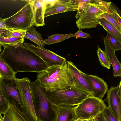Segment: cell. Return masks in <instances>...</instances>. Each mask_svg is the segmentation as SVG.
I'll use <instances>...</instances> for the list:
<instances>
[{"mask_svg":"<svg viewBox=\"0 0 121 121\" xmlns=\"http://www.w3.org/2000/svg\"><path fill=\"white\" fill-rule=\"evenodd\" d=\"M74 34L76 39L79 37L87 38L90 37L89 34L84 33L82 31V30L80 29Z\"/></svg>","mask_w":121,"mask_h":121,"instance_id":"cell-31","label":"cell"},{"mask_svg":"<svg viewBox=\"0 0 121 121\" xmlns=\"http://www.w3.org/2000/svg\"><path fill=\"white\" fill-rule=\"evenodd\" d=\"M102 113L106 121H119L107 106Z\"/></svg>","mask_w":121,"mask_h":121,"instance_id":"cell-30","label":"cell"},{"mask_svg":"<svg viewBox=\"0 0 121 121\" xmlns=\"http://www.w3.org/2000/svg\"><path fill=\"white\" fill-rule=\"evenodd\" d=\"M15 79L22 97V114L26 121H38L34 110L30 86V80L27 77Z\"/></svg>","mask_w":121,"mask_h":121,"instance_id":"cell-8","label":"cell"},{"mask_svg":"<svg viewBox=\"0 0 121 121\" xmlns=\"http://www.w3.org/2000/svg\"><path fill=\"white\" fill-rule=\"evenodd\" d=\"M99 24L118 41L121 43V33L114 26L104 19H99Z\"/></svg>","mask_w":121,"mask_h":121,"instance_id":"cell-20","label":"cell"},{"mask_svg":"<svg viewBox=\"0 0 121 121\" xmlns=\"http://www.w3.org/2000/svg\"><path fill=\"white\" fill-rule=\"evenodd\" d=\"M105 46L104 51L106 53L111 64L112 65L114 77L121 76V64L115 55V52L112 49L106 38H103Z\"/></svg>","mask_w":121,"mask_h":121,"instance_id":"cell-16","label":"cell"},{"mask_svg":"<svg viewBox=\"0 0 121 121\" xmlns=\"http://www.w3.org/2000/svg\"><path fill=\"white\" fill-rule=\"evenodd\" d=\"M9 104L2 94L0 87V113L4 114L8 110Z\"/></svg>","mask_w":121,"mask_h":121,"instance_id":"cell-28","label":"cell"},{"mask_svg":"<svg viewBox=\"0 0 121 121\" xmlns=\"http://www.w3.org/2000/svg\"><path fill=\"white\" fill-rule=\"evenodd\" d=\"M24 41V37L8 38L0 36V44L3 46L23 43Z\"/></svg>","mask_w":121,"mask_h":121,"instance_id":"cell-23","label":"cell"},{"mask_svg":"<svg viewBox=\"0 0 121 121\" xmlns=\"http://www.w3.org/2000/svg\"><path fill=\"white\" fill-rule=\"evenodd\" d=\"M17 13L5 18L7 29L12 32L26 31L33 25L34 16L30 0Z\"/></svg>","mask_w":121,"mask_h":121,"instance_id":"cell-6","label":"cell"},{"mask_svg":"<svg viewBox=\"0 0 121 121\" xmlns=\"http://www.w3.org/2000/svg\"><path fill=\"white\" fill-rule=\"evenodd\" d=\"M16 74L0 56V78H15Z\"/></svg>","mask_w":121,"mask_h":121,"instance_id":"cell-22","label":"cell"},{"mask_svg":"<svg viewBox=\"0 0 121 121\" xmlns=\"http://www.w3.org/2000/svg\"><path fill=\"white\" fill-rule=\"evenodd\" d=\"M30 86L38 121H57L58 106L49 99L38 80L31 82Z\"/></svg>","mask_w":121,"mask_h":121,"instance_id":"cell-3","label":"cell"},{"mask_svg":"<svg viewBox=\"0 0 121 121\" xmlns=\"http://www.w3.org/2000/svg\"><path fill=\"white\" fill-rule=\"evenodd\" d=\"M121 80L116 87H111L107 91L105 100L108 108L119 121H121Z\"/></svg>","mask_w":121,"mask_h":121,"instance_id":"cell-12","label":"cell"},{"mask_svg":"<svg viewBox=\"0 0 121 121\" xmlns=\"http://www.w3.org/2000/svg\"><path fill=\"white\" fill-rule=\"evenodd\" d=\"M0 87L3 96L9 104L22 114V97L15 78H0Z\"/></svg>","mask_w":121,"mask_h":121,"instance_id":"cell-9","label":"cell"},{"mask_svg":"<svg viewBox=\"0 0 121 121\" xmlns=\"http://www.w3.org/2000/svg\"><path fill=\"white\" fill-rule=\"evenodd\" d=\"M23 43L3 46L0 56L16 73L27 72L39 73L45 71L48 67L46 63Z\"/></svg>","mask_w":121,"mask_h":121,"instance_id":"cell-1","label":"cell"},{"mask_svg":"<svg viewBox=\"0 0 121 121\" xmlns=\"http://www.w3.org/2000/svg\"><path fill=\"white\" fill-rule=\"evenodd\" d=\"M25 32L26 31L12 32L8 37H24Z\"/></svg>","mask_w":121,"mask_h":121,"instance_id":"cell-32","label":"cell"},{"mask_svg":"<svg viewBox=\"0 0 121 121\" xmlns=\"http://www.w3.org/2000/svg\"><path fill=\"white\" fill-rule=\"evenodd\" d=\"M1 114L0 113V121H3V117L2 116Z\"/></svg>","mask_w":121,"mask_h":121,"instance_id":"cell-36","label":"cell"},{"mask_svg":"<svg viewBox=\"0 0 121 121\" xmlns=\"http://www.w3.org/2000/svg\"><path fill=\"white\" fill-rule=\"evenodd\" d=\"M33 10L34 20L33 25L37 27L45 25L44 15L46 4L45 0H30Z\"/></svg>","mask_w":121,"mask_h":121,"instance_id":"cell-15","label":"cell"},{"mask_svg":"<svg viewBox=\"0 0 121 121\" xmlns=\"http://www.w3.org/2000/svg\"><path fill=\"white\" fill-rule=\"evenodd\" d=\"M23 44L24 46L41 59L48 67L56 65H62L67 60L65 58L44 47L26 42Z\"/></svg>","mask_w":121,"mask_h":121,"instance_id":"cell-10","label":"cell"},{"mask_svg":"<svg viewBox=\"0 0 121 121\" xmlns=\"http://www.w3.org/2000/svg\"><path fill=\"white\" fill-rule=\"evenodd\" d=\"M97 54L101 65L104 67L110 69L111 64L108 56L105 52L98 46Z\"/></svg>","mask_w":121,"mask_h":121,"instance_id":"cell-24","label":"cell"},{"mask_svg":"<svg viewBox=\"0 0 121 121\" xmlns=\"http://www.w3.org/2000/svg\"><path fill=\"white\" fill-rule=\"evenodd\" d=\"M4 115L3 121H26L22 113L10 104L8 110Z\"/></svg>","mask_w":121,"mask_h":121,"instance_id":"cell-19","label":"cell"},{"mask_svg":"<svg viewBox=\"0 0 121 121\" xmlns=\"http://www.w3.org/2000/svg\"><path fill=\"white\" fill-rule=\"evenodd\" d=\"M68 67L70 73L75 82L77 88L89 94L92 96L93 92L88 81L79 70L72 62L67 61Z\"/></svg>","mask_w":121,"mask_h":121,"instance_id":"cell-14","label":"cell"},{"mask_svg":"<svg viewBox=\"0 0 121 121\" xmlns=\"http://www.w3.org/2000/svg\"><path fill=\"white\" fill-rule=\"evenodd\" d=\"M86 121H96L95 118H93Z\"/></svg>","mask_w":121,"mask_h":121,"instance_id":"cell-37","label":"cell"},{"mask_svg":"<svg viewBox=\"0 0 121 121\" xmlns=\"http://www.w3.org/2000/svg\"><path fill=\"white\" fill-rule=\"evenodd\" d=\"M45 92L50 100L58 106L73 107L91 96L89 94L74 86L57 89L52 92Z\"/></svg>","mask_w":121,"mask_h":121,"instance_id":"cell-5","label":"cell"},{"mask_svg":"<svg viewBox=\"0 0 121 121\" xmlns=\"http://www.w3.org/2000/svg\"><path fill=\"white\" fill-rule=\"evenodd\" d=\"M73 121H75V120H74Z\"/></svg>","mask_w":121,"mask_h":121,"instance_id":"cell-39","label":"cell"},{"mask_svg":"<svg viewBox=\"0 0 121 121\" xmlns=\"http://www.w3.org/2000/svg\"><path fill=\"white\" fill-rule=\"evenodd\" d=\"M57 106V121H73L75 120L73 107Z\"/></svg>","mask_w":121,"mask_h":121,"instance_id":"cell-18","label":"cell"},{"mask_svg":"<svg viewBox=\"0 0 121 121\" xmlns=\"http://www.w3.org/2000/svg\"><path fill=\"white\" fill-rule=\"evenodd\" d=\"M81 73L88 82L93 92L92 96L100 100L108 91V85L101 78L95 75L86 74L81 71Z\"/></svg>","mask_w":121,"mask_h":121,"instance_id":"cell-13","label":"cell"},{"mask_svg":"<svg viewBox=\"0 0 121 121\" xmlns=\"http://www.w3.org/2000/svg\"><path fill=\"white\" fill-rule=\"evenodd\" d=\"M12 32L7 29L0 28V36L8 37Z\"/></svg>","mask_w":121,"mask_h":121,"instance_id":"cell-33","label":"cell"},{"mask_svg":"<svg viewBox=\"0 0 121 121\" xmlns=\"http://www.w3.org/2000/svg\"><path fill=\"white\" fill-rule=\"evenodd\" d=\"M75 37L74 34H55L48 36L44 41L45 45H49L56 43L69 38Z\"/></svg>","mask_w":121,"mask_h":121,"instance_id":"cell-21","label":"cell"},{"mask_svg":"<svg viewBox=\"0 0 121 121\" xmlns=\"http://www.w3.org/2000/svg\"><path fill=\"white\" fill-rule=\"evenodd\" d=\"M106 105L102 100L89 96L73 107L75 121H86L103 112Z\"/></svg>","mask_w":121,"mask_h":121,"instance_id":"cell-7","label":"cell"},{"mask_svg":"<svg viewBox=\"0 0 121 121\" xmlns=\"http://www.w3.org/2000/svg\"><path fill=\"white\" fill-rule=\"evenodd\" d=\"M78 4V8L75 16L78 19L80 16L83 10L91 0H75Z\"/></svg>","mask_w":121,"mask_h":121,"instance_id":"cell-27","label":"cell"},{"mask_svg":"<svg viewBox=\"0 0 121 121\" xmlns=\"http://www.w3.org/2000/svg\"><path fill=\"white\" fill-rule=\"evenodd\" d=\"M104 19L114 26L120 33H121V27L117 22L112 16L108 13H105L102 15L99 19Z\"/></svg>","mask_w":121,"mask_h":121,"instance_id":"cell-26","label":"cell"},{"mask_svg":"<svg viewBox=\"0 0 121 121\" xmlns=\"http://www.w3.org/2000/svg\"><path fill=\"white\" fill-rule=\"evenodd\" d=\"M112 49L115 52L121 49V43L118 41L110 34L107 32L106 37Z\"/></svg>","mask_w":121,"mask_h":121,"instance_id":"cell-25","label":"cell"},{"mask_svg":"<svg viewBox=\"0 0 121 121\" xmlns=\"http://www.w3.org/2000/svg\"><path fill=\"white\" fill-rule=\"evenodd\" d=\"M95 118L96 121H106L102 113L99 114Z\"/></svg>","mask_w":121,"mask_h":121,"instance_id":"cell-34","label":"cell"},{"mask_svg":"<svg viewBox=\"0 0 121 121\" xmlns=\"http://www.w3.org/2000/svg\"><path fill=\"white\" fill-rule=\"evenodd\" d=\"M46 4L44 17L60 13L77 11L78 4L75 0H45Z\"/></svg>","mask_w":121,"mask_h":121,"instance_id":"cell-11","label":"cell"},{"mask_svg":"<svg viewBox=\"0 0 121 121\" xmlns=\"http://www.w3.org/2000/svg\"><path fill=\"white\" fill-rule=\"evenodd\" d=\"M40 86L45 91L52 92L70 86L77 88L69 69L67 61L62 65L49 67L37 76Z\"/></svg>","mask_w":121,"mask_h":121,"instance_id":"cell-2","label":"cell"},{"mask_svg":"<svg viewBox=\"0 0 121 121\" xmlns=\"http://www.w3.org/2000/svg\"><path fill=\"white\" fill-rule=\"evenodd\" d=\"M34 26L32 25L26 31L24 37L34 42L38 46L44 47L46 45L44 39Z\"/></svg>","mask_w":121,"mask_h":121,"instance_id":"cell-17","label":"cell"},{"mask_svg":"<svg viewBox=\"0 0 121 121\" xmlns=\"http://www.w3.org/2000/svg\"><path fill=\"white\" fill-rule=\"evenodd\" d=\"M5 20V18L2 19L0 17V28L7 30L6 26Z\"/></svg>","mask_w":121,"mask_h":121,"instance_id":"cell-35","label":"cell"},{"mask_svg":"<svg viewBox=\"0 0 121 121\" xmlns=\"http://www.w3.org/2000/svg\"><path fill=\"white\" fill-rule=\"evenodd\" d=\"M110 2L101 0H91L77 19L76 24L79 29L93 28L99 24V17L108 13V8Z\"/></svg>","mask_w":121,"mask_h":121,"instance_id":"cell-4","label":"cell"},{"mask_svg":"<svg viewBox=\"0 0 121 121\" xmlns=\"http://www.w3.org/2000/svg\"><path fill=\"white\" fill-rule=\"evenodd\" d=\"M2 51L1 45L0 44V52H1Z\"/></svg>","mask_w":121,"mask_h":121,"instance_id":"cell-38","label":"cell"},{"mask_svg":"<svg viewBox=\"0 0 121 121\" xmlns=\"http://www.w3.org/2000/svg\"><path fill=\"white\" fill-rule=\"evenodd\" d=\"M108 14L117 22L121 27V18L115 7L111 4L108 8Z\"/></svg>","mask_w":121,"mask_h":121,"instance_id":"cell-29","label":"cell"}]
</instances>
